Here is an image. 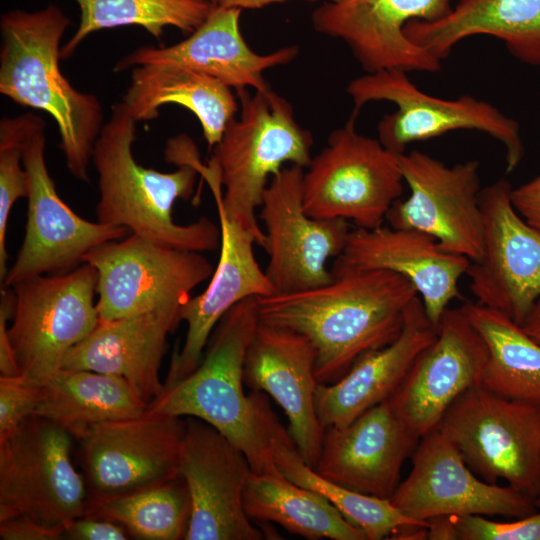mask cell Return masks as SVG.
Here are the masks:
<instances>
[{
  "instance_id": "obj_1",
  "label": "cell",
  "mask_w": 540,
  "mask_h": 540,
  "mask_svg": "<svg viewBox=\"0 0 540 540\" xmlns=\"http://www.w3.org/2000/svg\"><path fill=\"white\" fill-rule=\"evenodd\" d=\"M331 273V282L319 287L258 297L259 320L309 340L318 384L335 383L360 358L393 342L418 295L408 279L393 271L335 261Z\"/></svg>"
},
{
  "instance_id": "obj_2",
  "label": "cell",
  "mask_w": 540,
  "mask_h": 540,
  "mask_svg": "<svg viewBox=\"0 0 540 540\" xmlns=\"http://www.w3.org/2000/svg\"><path fill=\"white\" fill-rule=\"evenodd\" d=\"M259 321L258 297L232 307L215 327L199 365L164 386L148 409L176 417H195L217 429L246 456L252 471L281 475L272 443L289 432L272 410L267 394L244 390V361Z\"/></svg>"
},
{
  "instance_id": "obj_3",
  "label": "cell",
  "mask_w": 540,
  "mask_h": 540,
  "mask_svg": "<svg viewBox=\"0 0 540 540\" xmlns=\"http://www.w3.org/2000/svg\"><path fill=\"white\" fill-rule=\"evenodd\" d=\"M136 121L123 102L113 105L111 116L94 144L91 161L98 175L97 221L127 228L157 244L205 252L220 248V227L206 216L189 224L173 219L177 199L188 200L199 173L193 152L172 157L176 171L160 172L136 162L132 146Z\"/></svg>"
},
{
  "instance_id": "obj_4",
  "label": "cell",
  "mask_w": 540,
  "mask_h": 540,
  "mask_svg": "<svg viewBox=\"0 0 540 540\" xmlns=\"http://www.w3.org/2000/svg\"><path fill=\"white\" fill-rule=\"evenodd\" d=\"M69 24L54 5L2 14L0 93L55 120L68 171L88 182L93 147L104 125L103 110L95 95L76 90L61 72L60 42Z\"/></svg>"
},
{
  "instance_id": "obj_5",
  "label": "cell",
  "mask_w": 540,
  "mask_h": 540,
  "mask_svg": "<svg viewBox=\"0 0 540 540\" xmlns=\"http://www.w3.org/2000/svg\"><path fill=\"white\" fill-rule=\"evenodd\" d=\"M241 111L227 125L213 147L202 174L228 215L252 232L257 245L266 248V235L255 212L261 206L269 178L283 164L308 167L313 137L297 122L287 99L267 90L238 92Z\"/></svg>"
},
{
  "instance_id": "obj_6",
  "label": "cell",
  "mask_w": 540,
  "mask_h": 540,
  "mask_svg": "<svg viewBox=\"0 0 540 540\" xmlns=\"http://www.w3.org/2000/svg\"><path fill=\"white\" fill-rule=\"evenodd\" d=\"M357 116L353 111L312 158L302 180L303 206L313 218L351 220L373 229L383 225L404 179L399 154L356 132Z\"/></svg>"
},
{
  "instance_id": "obj_7",
  "label": "cell",
  "mask_w": 540,
  "mask_h": 540,
  "mask_svg": "<svg viewBox=\"0 0 540 540\" xmlns=\"http://www.w3.org/2000/svg\"><path fill=\"white\" fill-rule=\"evenodd\" d=\"M438 429L484 481L503 479L534 501L540 495V406L479 385L453 402Z\"/></svg>"
},
{
  "instance_id": "obj_8",
  "label": "cell",
  "mask_w": 540,
  "mask_h": 540,
  "mask_svg": "<svg viewBox=\"0 0 540 540\" xmlns=\"http://www.w3.org/2000/svg\"><path fill=\"white\" fill-rule=\"evenodd\" d=\"M401 70H380L353 79L347 93L354 111L371 101H389L396 110L378 123V139L396 154L408 145L457 130H474L499 141L505 149L506 171L524 156L519 123L492 104L470 95L442 99L420 90Z\"/></svg>"
},
{
  "instance_id": "obj_9",
  "label": "cell",
  "mask_w": 540,
  "mask_h": 540,
  "mask_svg": "<svg viewBox=\"0 0 540 540\" xmlns=\"http://www.w3.org/2000/svg\"><path fill=\"white\" fill-rule=\"evenodd\" d=\"M72 439L36 415L0 439V521L24 515L65 528L86 514L88 490L72 462Z\"/></svg>"
},
{
  "instance_id": "obj_10",
  "label": "cell",
  "mask_w": 540,
  "mask_h": 540,
  "mask_svg": "<svg viewBox=\"0 0 540 540\" xmlns=\"http://www.w3.org/2000/svg\"><path fill=\"white\" fill-rule=\"evenodd\" d=\"M97 271L89 263L20 281L8 334L20 375L43 386L62 366L66 353L99 322L94 302Z\"/></svg>"
},
{
  "instance_id": "obj_11",
  "label": "cell",
  "mask_w": 540,
  "mask_h": 540,
  "mask_svg": "<svg viewBox=\"0 0 540 540\" xmlns=\"http://www.w3.org/2000/svg\"><path fill=\"white\" fill-rule=\"evenodd\" d=\"M97 271L99 320L180 308L214 268L200 252L163 246L136 234L85 255Z\"/></svg>"
},
{
  "instance_id": "obj_12",
  "label": "cell",
  "mask_w": 540,
  "mask_h": 540,
  "mask_svg": "<svg viewBox=\"0 0 540 540\" xmlns=\"http://www.w3.org/2000/svg\"><path fill=\"white\" fill-rule=\"evenodd\" d=\"M185 419L147 409L93 427L80 442L89 502L147 489L178 477Z\"/></svg>"
},
{
  "instance_id": "obj_13",
  "label": "cell",
  "mask_w": 540,
  "mask_h": 540,
  "mask_svg": "<svg viewBox=\"0 0 540 540\" xmlns=\"http://www.w3.org/2000/svg\"><path fill=\"white\" fill-rule=\"evenodd\" d=\"M410 195L396 200L386 220L390 227L412 229L432 236L446 252L481 259L484 225L477 160L447 166L414 150L398 155Z\"/></svg>"
},
{
  "instance_id": "obj_14",
  "label": "cell",
  "mask_w": 540,
  "mask_h": 540,
  "mask_svg": "<svg viewBox=\"0 0 540 540\" xmlns=\"http://www.w3.org/2000/svg\"><path fill=\"white\" fill-rule=\"evenodd\" d=\"M44 128L25 143L22 164L27 174V220L22 245L2 281L12 288L22 280L62 274L81 265L96 247L128 236L125 227L91 222L75 213L58 195L45 159Z\"/></svg>"
},
{
  "instance_id": "obj_15",
  "label": "cell",
  "mask_w": 540,
  "mask_h": 540,
  "mask_svg": "<svg viewBox=\"0 0 540 540\" xmlns=\"http://www.w3.org/2000/svg\"><path fill=\"white\" fill-rule=\"evenodd\" d=\"M303 168L283 167L263 194L260 218L269 260L265 273L275 294L325 285L333 279L326 266L342 254L351 232L344 219H317L303 206Z\"/></svg>"
},
{
  "instance_id": "obj_16",
  "label": "cell",
  "mask_w": 540,
  "mask_h": 540,
  "mask_svg": "<svg viewBox=\"0 0 540 540\" xmlns=\"http://www.w3.org/2000/svg\"><path fill=\"white\" fill-rule=\"evenodd\" d=\"M511 190L505 179L481 189L484 251L466 275L477 303L521 326L540 298V231L514 208Z\"/></svg>"
},
{
  "instance_id": "obj_17",
  "label": "cell",
  "mask_w": 540,
  "mask_h": 540,
  "mask_svg": "<svg viewBox=\"0 0 540 540\" xmlns=\"http://www.w3.org/2000/svg\"><path fill=\"white\" fill-rule=\"evenodd\" d=\"M390 500L421 522L444 515L523 518L537 510L534 500L520 490L477 476L439 429L420 438L412 469Z\"/></svg>"
},
{
  "instance_id": "obj_18",
  "label": "cell",
  "mask_w": 540,
  "mask_h": 540,
  "mask_svg": "<svg viewBox=\"0 0 540 540\" xmlns=\"http://www.w3.org/2000/svg\"><path fill=\"white\" fill-rule=\"evenodd\" d=\"M179 474L191 498L186 540H261L244 507L252 468L230 440L210 424L186 417Z\"/></svg>"
},
{
  "instance_id": "obj_19",
  "label": "cell",
  "mask_w": 540,
  "mask_h": 540,
  "mask_svg": "<svg viewBox=\"0 0 540 540\" xmlns=\"http://www.w3.org/2000/svg\"><path fill=\"white\" fill-rule=\"evenodd\" d=\"M487 361L486 343L463 305L448 307L435 340L418 355L389 401L421 438L438 429L458 397L482 384Z\"/></svg>"
},
{
  "instance_id": "obj_20",
  "label": "cell",
  "mask_w": 540,
  "mask_h": 540,
  "mask_svg": "<svg viewBox=\"0 0 540 540\" xmlns=\"http://www.w3.org/2000/svg\"><path fill=\"white\" fill-rule=\"evenodd\" d=\"M452 0H344L316 8L314 29L342 40L365 70L437 72L442 61L405 34L413 20L432 22L447 15Z\"/></svg>"
},
{
  "instance_id": "obj_21",
  "label": "cell",
  "mask_w": 540,
  "mask_h": 540,
  "mask_svg": "<svg viewBox=\"0 0 540 540\" xmlns=\"http://www.w3.org/2000/svg\"><path fill=\"white\" fill-rule=\"evenodd\" d=\"M419 440L387 399L347 425L325 428L313 469L351 490L390 499L399 485L402 466Z\"/></svg>"
},
{
  "instance_id": "obj_22",
  "label": "cell",
  "mask_w": 540,
  "mask_h": 540,
  "mask_svg": "<svg viewBox=\"0 0 540 540\" xmlns=\"http://www.w3.org/2000/svg\"><path fill=\"white\" fill-rule=\"evenodd\" d=\"M315 353L293 330L258 321L244 361V383L270 395L286 414L289 435L302 459L315 467L325 428L315 408Z\"/></svg>"
},
{
  "instance_id": "obj_23",
  "label": "cell",
  "mask_w": 540,
  "mask_h": 540,
  "mask_svg": "<svg viewBox=\"0 0 540 540\" xmlns=\"http://www.w3.org/2000/svg\"><path fill=\"white\" fill-rule=\"evenodd\" d=\"M215 203L220 223L219 260L207 288L179 310V321L187 324V332L181 349L171 357L164 386L195 370L215 327L232 307L252 296L275 294L256 260L254 234L230 217L219 200L215 199Z\"/></svg>"
},
{
  "instance_id": "obj_24",
  "label": "cell",
  "mask_w": 540,
  "mask_h": 540,
  "mask_svg": "<svg viewBox=\"0 0 540 540\" xmlns=\"http://www.w3.org/2000/svg\"><path fill=\"white\" fill-rule=\"evenodd\" d=\"M241 10L216 5L186 39L161 48L141 47L119 60L115 70L171 65L213 77L238 92L248 87L267 90L264 72L291 62L299 49L291 45L269 54L253 51L240 30Z\"/></svg>"
},
{
  "instance_id": "obj_25",
  "label": "cell",
  "mask_w": 540,
  "mask_h": 540,
  "mask_svg": "<svg viewBox=\"0 0 540 540\" xmlns=\"http://www.w3.org/2000/svg\"><path fill=\"white\" fill-rule=\"evenodd\" d=\"M336 262L362 269H385L408 279L437 328L453 299L460 297L459 280L471 260L442 250L430 235L412 229L379 226L351 230Z\"/></svg>"
},
{
  "instance_id": "obj_26",
  "label": "cell",
  "mask_w": 540,
  "mask_h": 540,
  "mask_svg": "<svg viewBox=\"0 0 540 540\" xmlns=\"http://www.w3.org/2000/svg\"><path fill=\"white\" fill-rule=\"evenodd\" d=\"M178 313L164 309L99 320L93 331L66 353L61 368L120 377L149 405L164 389L159 372L168 334L180 323Z\"/></svg>"
},
{
  "instance_id": "obj_27",
  "label": "cell",
  "mask_w": 540,
  "mask_h": 540,
  "mask_svg": "<svg viewBox=\"0 0 540 540\" xmlns=\"http://www.w3.org/2000/svg\"><path fill=\"white\" fill-rule=\"evenodd\" d=\"M437 336L422 300L415 296L404 314L399 336L390 344L360 358L332 384H318L315 408L324 428L349 424L369 408L389 399L418 355Z\"/></svg>"
},
{
  "instance_id": "obj_28",
  "label": "cell",
  "mask_w": 540,
  "mask_h": 540,
  "mask_svg": "<svg viewBox=\"0 0 540 540\" xmlns=\"http://www.w3.org/2000/svg\"><path fill=\"white\" fill-rule=\"evenodd\" d=\"M405 34L441 61L460 41L488 35L518 60L540 67V0H458L438 20L410 21Z\"/></svg>"
},
{
  "instance_id": "obj_29",
  "label": "cell",
  "mask_w": 540,
  "mask_h": 540,
  "mask_svg": "<svg viewBox=\"0 0 540 540\" xmlns=\"http://www.w3.org/2000/svg\"><path fill=\"white\" fill-rule=\"evenodd\" d=\"M122 102L136 122L157 118L165 104L185 107L198 118L209 148L220 141L237 112L229 86L208 75L171 65L134 67Z\"/></svg>"
},
{
  "instance_id": "obj_30",
  "label": "cell",
  "mask_w": 540,
  "mask_h": 540,
  "mask_svg": "<svg viewBox=\"0 0 540 540\" xmlns=\"http://www.w3.org/2000/svg\"><path fill=\"white\" fill-rule=\"evenodd\" d=\"M147 407L120 377L61 368L42 386L35 415L56 423L79 441L93 427L137 416Z\"/></svg>"
},
{
  "instance_id": "obj_31",
  "label": "cell",
  "mask_w": 540,
  "mask_h": 540,
  "mask_svg": "<svg viewBox=\"0 0 540 540\" xmlns=\"http://www.w3.org/2000/svg\"><path fill=\"white\" fill-rule=\"evenodd\" d=\"M244 507L251 520L277 523L308 540H367L320 493L283 475L252 472L245 488Z\"/></svg>"
},
{
  "instance_id": "obj_32",
  "label": "cell",
  "mask_w": 540,
  "mask_h": 540,
  "mask_svg": "<svg viewBox=\"0 0 540 540\" xmlns=\"http://www.w3.org/2000/svg\"><path fill=\"white\" fill-rule=\"evenodd\" d=\"M463 307L488 349L481 385L505 398L540 406V344L497 310L477 302Z\"/></svg>"
},
{
  "instance_id": "obj_33",
  "label": "cell",
  "mask_w": 540,
  "mask_h": 540,
  "mask_svg": "<svg viewBox=\"0 0 540 540\" xmlns=\"http://www.w3.org/2000/svg\"><path fill=\"white\" fill-rule=\"evenodd\" d=\"M272 452L281 475L320 493L367 540L391 538L404 529L428 526V522L406 516L390 499L360 493L323 478L302 459L291 437L274 440Z\"/></svg>"
},
{
  "instance_id": "obj_34",
  "label": "cell",
  "mask_w": 540,
  "mask_h": 540,
  "mask_svg": "<svg viewBox=\"0 0 540 540\" xmlns=\"http://www.w3.org/2000/svg\"><path fill=\"white\" fill-rule=\"evenodd\" d=\"M85 515L123 526L130 537L145 540L185 539L191 517V498L178 477L127 495L89 502Z\"/></svg>"
},
{
  "instance_id": "obj_35",
  "label": "cell",
  "mask_w": 540,
  "mask_h": 540,
  "mask_svg": "<svg viewBox=\"0 0 540 540\" xmlns=\"http://www.w3.org/2000/svg\"><path fill=\"white\" fill-rule=\"evenodd\" d=\"M81 17L77 31L61 47L60 56L69 58L87 36L97 30L127 25L143 27L159 38L166 26L192 33L216 5L189 0H74Z\"/></svg>"
},
{
  "instance_id": "obj_36",
  "label": "cell",
  "mask_w": 540,
  "mask_h": 540,
  "mask_svg": "<svg viewBox=\"0 0 540 540\" xmlns=\"http://www.w3.org/2000/svg\"><path fill=\"white\" fill-rule=\"evenodd\" d=\"M44 120L32 113L13 118L4 117L0 122V280L7 272L8 253L6 232L10 212L17 199L27 196V174L22 162L26 141L39 129Z\"/></svg>"
},
{
  "instance_id": "obj_37",
  "label": "cell",
  "mask_w": 540,
  "mask_h": 540,
  "mask_svg": "<svg viewBox=\"0 0 540 540\" xmlns=\"http://www.w3.org/2000/svg\"><path fill=\"white\" fill-rule=\"evenodd\" d=\"M454 540H540V512L513 521H493L482 515H447Z\"/></svg>"
},
{
  "instance_id": "obj_38",
  "label": "cell",
  "mask_w": 540,
  "mask_h": 540,
  "mask_svg": "<svg viewBox=\"0 0 540 540\" xmlns=\"http://www.w3.org/2000/svg\"><path fill=\"white\" fill-rule=\"evenodd\" d=\"M41 396L42 386L21 375L0 376V439L35 415Z\"/></svg>"
},
{
  "instance_id": "obj_39",
  "label": "cell",
  "mask_w": 540,
  "mask_h": 540,
  "mask_svg": "<svg viewBox=\"0 0 540 540\" xmlns=\"http://www.w3.org/2000/svg\"><path fill=\"white\" fill-rule=\"evenodd\" d=\"M127 530L111 520L83 515L65 526L64 539L70 540H126Z\"/></svg>"
},
{
  "instance_id": "obj_40",
  "label": "cell",
  "mask_w": 540,
  "mask_h": 540,
  "mask_svg": "<svg viewBox=\"0 0 540 540\" xmlns=\"http://www.w3.org/2000/svg\"><path fill=\"white\" fill-rule=\"evenodd\" d=\"M64 530V527L48 526L24 515L0 521L2 540H59L64 539Z\"/></svg>"
},
{
  "instance_id": "obj_41",
  "label": "cell",
  "mask_w": 540,
  "mask_h": 540,
  "mask_svg": "<svg viewBox=\"0 0 540 540\" xmlns=\"http://www.w3.org/2000/svg\"><path fill=\"white\" fill-rule=\"evenodd\" d=\"M15 293L10 287H1L0 298V376H19L20 370L8 334V321L12 320Z\"/></svg>"
},
{
  "instance_id": "obj_42",
  "label": "cell",
  "mask_w": 540,
  "mask_h": 540,
  "mask_svg": "<svg viewBox=\"0 0 540 540\" xmlns=\"http://www.w3.org/2000/svg\"><path fill=\"white\" fill-rule=\"evenodd\" d=\"M510 197L520 216L540 231V175L512 188Z\"/></svg>"
},
{
  "instance_id": "obj_43",
  "label": "cell",
  "mask_w": 540,
  "mask_h": 540,
  "mask_svg": "<svg viewBox=\"0 0 540 540\" xmlns=\"http://www.w3.org/2000/svg\"><path fill=\"white\" fill-rule=\"evenodd\" d=\"M521 327L534 341L540 344V298Z\"/></svg>"
},
{
  "instance_id": "obj_44",
  "label": "cell",
  "mask_w": 540,
  "mask_h": 540,
  "mask_svg": "<svg viewBox=\"0 0 540 540\" xmlns=\"http://www.w3.org/2000/svg\"><path fill=\"white\" fill-rule=\"evenodd\" d=\"M286 1L287 0H217V5L228 8L259 9Z\"/></svg>"
},
{
  "instance_id": "obj_45",
  "label": "cell",
  "mask_w": 540,
  "mask_h": 540,
  "mask_svg": "<svg viewBox=\"0 0 540 540\" xmlns=\"http://www.w3.org/2000/svg\"><path fill=\"white\" fill-rule=\"evenodd\" d=\"M189 1H194V2H199V3H206V4H210V5H217V0H189Z\"/></svg>"
},
{
  "instance_id": "obj_46",
  "label": "cell",
  "mask_w": 540,
  "mask_h": 540,
  "mask_svg": "<svg viewBox=\"0 0 540 540\" xmlns=\"http://www.w3.org/2000/svg\"><path fill=\"white\" fill-rule=\"evenodd\" d=\"M304 1H311V2H313V1H320V0H304ZM325 1H326V2H334V3H335V2H341V1H344V0H325Z\"/></svg>"
},
{
  "instance_id": "obj_47",
  "label": "cell",
  "mask_w": 540,
  "mask_h": 540,
  "mask_svg": "<svg viewBox=\"0 0 540 540\" xmlns=\"http://www.w3.org/2000/svg\"><path fill=\"white\" fill-rule=\"evenodd\" d=\"M534 502H535V505H536L537 509L540 508V495L535 499Z\"/></svg>"
}]
</instances>
